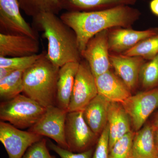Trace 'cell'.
<instances>
[{"label": "cell", "instance_id": "obj_8", "mask_svg": "<svg viewBox=\"0 0 158 158\" xmlns=\"http://www.w3.org/2000/svg\"><path fill=\"white\" fill-rule=\"evenodd\" d=\"M122 105L129 116L133 130L138 131L158 108V87L131 95Z\"/></svg>", "mask_w": 158, "mask_h": 158}, {"label": "cell", "instance_id": "obj_30", "mask_svg": "<svg viewBox=\"0 0 158 158\" xmlns=\"http://www.w3.org/2000/svg\"><path fill=\"white\" fill-rule=\"evenodd\" d=\"M15 71L11 68L0 67V81L9 76Z\"/></svg>", "mask_w": 158, "mask_h": 158}, {"label": "cell", "instance_id": "obj_4", "mask_svg": "<svg viewBox=\"0 0 158 158\" xmlns=\"http://www.w3.org/2000/svg\"><path fill=\"white\" fill-rule=\"evenodd\" d=\"M46 108L30 98L20 94L10 100L1 102L0 119L14 127L30 128L41 118Z\"/></svg>", "mask_w": 158, "mask_h": 158}, {"label": "cell", "instance_id": "obj_20", "mask_svg": "<svg viewBox=\"0 0 158 158\" xmlns=\"http://www.w3.org/2000/svg\"><path fill=\"white\" fill-rule=\"evenodd\" d=\"M138 0H59L62 10L68 11H89L117 6H131Z\"/></svg>", "mask_w": 158, "mask_h": 158}, {"label": "cell", "instance_id": "obj_29", "mask_svg": "<svg viewBox=\"0 0 158 158\" xmlns=\"http://www.w3.org/2000/svg\"><path fill=\"white\" fill-rule=\"evenodd\" d=\"M50 149L58 154L61 158H92L93 150L92 148L81 152H74L54 144L51 141L48 142Z\"/></svg>", "mask_w": 158, "mask_h": 158}, {"label": "cell", "instance_id": "obj_5", "mask_svg": "<svg viewBox=\"0 0 158 158\" xmlns=\"http://www.w3.org/2000/svg\"><path fill=\"white\" fill-rule=\"evenodd\" d=\"M65 136L69 150L74 152L90 149L98 137L85 121L83 110L67 113Z\"/></svg>", "mask_w": 158, "mask_h": 158}, {"label": "cell", "instance_id": "obj_28", "mask_svg": "<svg viewBox=\"0 0 158 158\" xmlns=\"http://www.w3.org/2000/svg\"><path fill=\"white\" fill-rule=\"evenodd\" d=\"M110 135L108 123L100 135L92 158H109Z\"/></svg>", "mask_w": 158, "mask_h": 158}, {"label": "cell", "instance_id": "obj_24", "mask_svg": "<svg viewBox=\"0 0 158 158\" xmlns=\"http://www.w3.org/2000/svg\"><path fill=\"white\" fill-rule=\"evenodd\" d=\"M139 80L141 86L146 90L158 87V55L144 62L140 70Z\"/></svg>", "mask_w": 158, "mask_h": 158}, {"label": "cell", "instance_id": "obj_14", "mask_svg": "<svg viewBox=\"0 0 158 158\" xmlns=\"http://www.w3.org/2000/svg\"><path fill=\"white\" fill-rule=\"evenodd\" d=\"M38 40L23 35L0 34V56L12 58L38 54Z\"/></svg>", "mask_w": 158, "mask_h": 158}, {"label": "cell", "instance_id": "obj_3", "mask_svg": "<svg viewBox=\"0 0 158 158\" xmlns=\"http://www.w3.org/2000/svg\"><path fill=\"white\" fill-rule=\"evenodd\" d=\"M43 52L41 56L24 71L23 92L46 108L56 106L60 68L54 65Z\"/></svg>", "mask_w": 158, "mask_h": 158}, {"label": "cell", "instance_id": "obj_31", "mask_svg": "<svg viewBox=\"0 0 158 158\" xmlns=\"http://www.w3.org/2000/svg\"><path fill=\"white\" fill-rule=\"evenodd\" d=\"M149 6L153 14L158 16V0H152L150 2Z\"/></svg>", "mask_w": 158, "mask_h": 158}, {"label": "cell", "instance_id": "obj_32", "mask_svg": "<svg viewBox=\"0 0 158 158\" xmlns=\"http://www.w3.org/2000/svg\"><path fill=\"white\" fill-rule=\"evenodd\" d=\"M151 123L154 129L158 128V112L156 114Z\"/></svg>", "mask_w": 158, "mask_h": 158}, {"label": "cell", "instance_id": "obj_10", "mask_svg": "<svg viewBox=\"0 0 158 158\" xmlns=\"http://www.w3.org/2000/svg\"><path fill=\"white\" fill-rule=\"evenodd\" d=\"M108 30L101 31L88 41L81 52L94 77L110 70L111 66L108 44Z\"/></svg>", "mask_w": 158, "mask_h": 158}, {"label": "cell", "instance_id": "obj_19", "mask_svg": "<svg viewBox=\"0 0 158 158\" xmlns=\"http://www.w3.org/2000/svg\"><path fill=\"white\" fill-rule=\"evenodd\" d=\"M154 128L151 123L136 132L133 139V158H158L154 139Z\"/></svg>", "mask_w": 158, "mask_h": 158}, {"label": "cell", "instance_id": "obj_22", "mask_svg": "<svg viewBox=\"0 0 158 158\" xmlns=\"http://www.w3.org/2000/svg\"><path fill=\"white\" fill-rule=\"evenodd\" d=\"M24 71L16 70L0 81V98L4 101L10 100L23 92Z\"/></svg>", "mask_w": 158, "mask_h": 158}, {"label": "cell", "instance_id": "obj_33", "mask_svg": "<svg viewBox=\"0 0 158 158\" xmlns=\"http://www.w3.org/2000/svg\"><path fill=\"white\" fill-rule=\"evenodd\" d=\"M154 139L156 147L158 151V128L154 130Z\"/></svg>", "mask_w": 158, "mask_h": 158}, {"label": "cell", "instance_id": "obj_18", "mask_svg": "<svg viewBox=\"0 0 158 158\" xmlns=\"http://www.w3.org/2000/svg\"><path fill=\"white\" fill-rule=\"evenodd\" d=\"M79 64L80 62H68L59 69L56 104L67 111Z\"/></svg>", "mask_w": 158, "mask_h": 158}, {"label": "cell", "instance_id": "obj_27", "mask_svg": "<svg viewBox=\"0 0 158 158\" xmlns=\"http://www.w3.org/2000/svg\"><path fill=\"white\" fill-rule=\"evenodd\" d=\"M46 139L42 138L31 145L21 158H56L51 155Z\"/></svg>", "mask_w": 158, "mask_h": 158}, {"label": "cell", "instance_id": "obj_2", "mask_svg": "<svg viewBox=\"0 0 158 158\" xmlns=\"http://www.w3.org/2000/svg\"><path fill=\"white\" fill-rule=\"evenodd\" d=\"M33 19L43 31L44 37L47 40L46 56L54 65L60 68L68 62H81L76 34L60 17L45 12Z\"/></svg>", "mask_w": 158, "mask_h": 158}, {"label": "cell", "instance_id": "obj_16", "mask_svg": "<svg viewBox=\"0 0 158 158\" xmlns=\"http://www.w3.org/2000/svg\"><path fill=\"white\" fill-rule=\"evenodd\" d=\"M107 123L109 128L110 151L116 141L132 131L129 116L120 103H110L108 110Z\"/></svg>", "mask_w": 158, "mask_h": 158}, {"label": "cell", "instance_id": "obj_11", "mask_svg": "<svg viewBox=\"0 0 158 158\" xmlns=\"http://www.w3.org/2000/svg\"><path fill=\"white\" fill-rule=\"evenodd\" d=\"M42 138L30 131H22L6 122H0V141L9 158H21L31 145Z\"/></svg>", "mask_w": 158, "mask_h": 158}, {"label": "cell", "instance_id": "obj_7", "mask_svg": "<svg viewBox=\"0 0 158 158\" xmlns=\"http://www.w3.org/2000/svg\"><path fill=\"white\" fill-rule=\"evenodd\" d=\"M98 94L95 77L87 61L81 60L75 78L68 112L84 110Z\"/></svg>", "mask_w": 158, "mask_h": 158}, {"label": "cell", "instance_id": "obj_15", "mask_svg": "<svg viewBox=\"0 0 158 158\" xmlns=\"http://www.w3.org/2000/svg\"><path fill=\"white\" fill-rule=\"evenodd\" d=\"M95 78L98 94L110 102L122 104L132 95L124 82L110 69Z\"/></svg>", "mask_w": 158, "mask_h": 158}, {"label": "cell", "instance_id": "obj_17", "mask_svg": "<svg viewBox=\"0 0 158 158\" xmlns=\"http://www.w3.org/2000/svg\"><path fill=\"white\" fill-rule=\"evenodd\" d=\"M110 103V101L98 94L83 110L85 121L97 136H100L107 124Z\"/></svg>", "mask_w": 158, "mask_h": 158}, {"label": "cell", "instance_id": "obj_26", "mask_svg": "<svg viewBox=\"0 0 158 158\" xmlns=\"http://www.w3.org/2000/svg\"><path fill=\"white\" fill-rule=\"evenodd\" d=\"M42 55V53L28 56L12 58L0 56V67L11 68L15 71H25L32 66Z\"/></svg>", "mask_w": 158, "mask_h": 158}, {"label": "cell", "instance_id": "obj_25", "mask_svg": "<svg viewBox=\"0 0 158 158\" xmlns=\"http://www.w3.org/2000/svg\"><path fill=\"white\" fill-rule=\"evenodd\" d=\"M135 133L132 131L116 141L110 150L109 158H133V141Z\"/></svg>", "mask_w": 158, "mask_h": 158}, {"label": "cell", "instance_id": "obj_6", "mask_svg": "<svg viewBox=\"0 0 158 158\" xmlns=\"http://www.w3.org/2000/svg\"><path fill=\"white\" fill-rule=\"evenodd\" d=\"M68 111L56 106L46 108L41 118L29 131L48 137L56 141L60 147L68 150L65 136V125Z\"/></svg>", "mask_w": 158, "mask_h": 158}, {"label": "cell", "instance_id": "obj_1", "mask_svg": "<svg viewBox=\"0 0 158 158\" xmlns=\"http://www.w3.org/2000/svg\"><path fill=\"white\" fill-rule=\"evenodd\" d=\"M140 15L138 9L124 6L97 11H66L60 17L76 34L81 53L94 35L113 28H130Z\"/></svg>", "mask_w": 158, "mask_h": 158}, {"label": "cell", "instance_id": "obj_34", "mask_svg": "<svg viewBox=\"0 0 158 158\" xmlns=\"http://www.w3.org/2000/svg\"></svg>", "mask_w": 158, "mask_h": 158}, {"label": "cell", "instance_id": "obj_21", "mask_svg": "<svg viewBox=\"0 0 158 158\" xmlns=\"http://www.w3.org/2000/svg\"><path fill=\"white\" fill-rule=\"evenodd\" d=\"M25 14L34 18L39 15L50 12L58 15L62 10L59 0H18Z\"/></svg>", "mask_w": 158, "mask_h": 158}, {"label": "cell", "instance_id": "obj_13", "mask_svg": "<svg viewBox=\"0 0 158 158\" xmlns=\"http://www.w3.org/2000/svg\"><path fill=\"white\" fill-rule=\"evenodd\" d=\"M143 58L123 54H110L111 66L131 91L135 90L139 81L141 66L145 61Z\"/></svg>", "mask_w": 158, "mask_h": 158}, {"label": "cell", "instance_id": "obj_23", "mask_svg": "<svg viewBox=\"0 0 158 158\" xmlns=\"http://www.w3.org/2000/svg\"><path fill=\"white\" fill-rule=\"evenodd\" d=\"M122 54L148 60L152 59L158 55V34L142 40Z\"/></svg>", "mask_w": 158, "mask_h": 158}, {"label": "cell", "instance_id": "obj_9", "mask_svg": "<svg viewBox=\"0 0 158 158\" xmlns=\"http://www.w3.org/2000/svg\"><path fill=\"white\" fill-rule=\"evenodd\" d=\"M20 9L18 0H0L1 33L38 40L37 33L23 18Z\"/></svg>", "mask_w": 158, "mask_h": 158}, {"label": "cell", "instance_id": "obj_12", "mask_svg": "<svg viewBox=\"0 0 158 158\" xmlns=\"http://www.w3.org/2000/svg\"><path fill=\"white\" fill-rule=\"evenodd\" d=\"M158 34V28L136 31L129 28L115 27L108 30V44L110 52L123 54L139 42Z\"/></svg>", "mask_w": 158, "mask_h": 158}]
</instances>
